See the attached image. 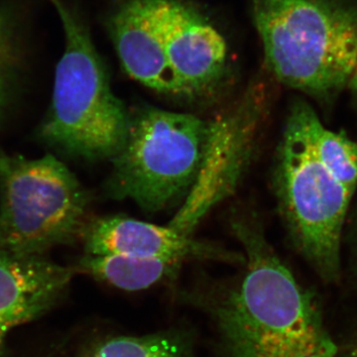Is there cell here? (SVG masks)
<instances>
[{
	"instance_id": "15",
	"label": "cell",
	"mask_w": 357,
	"mask_h": 357,
	"mask_svg": "<svg viewBox=\"0 0 357 357\" xmlns=\"http://www.w3.org/2000/svg\"><path fill=\"white\" fill-rule=\"evenodd\" d=\"M20 26L13 9L0 2V112L8 96L11 76L20 53Z\"/></svg>"
},
{
	"instance_id": "16",
	"label": "cell",
	"mask_w": 357,
	"mask_h": 357,
	"mask_svg": "<svg viewBox=\"0 0 357 357\" xmlns=\"http://www.w3.org/2000/svg\"><path fill=\"white\" fill-rule=\"evenodd\" d=\"M342 357H357V335L345 349Z\"/></svg>"
},
{
	"instance_id": "4",
	"label": "cell",
	"mask_w": 357,
	"mask_h": 357,
	"mask_svg": "<svg viewBox=\"0 0 357 357\" xmlns=\"http://www.w3.org/2000/svg\"><path fill=\"white\" fill-rule=\"evenodd\" d=\"M304 100L291 105L274 165L279 208L296 248L324 281L340 275V245L352 194L321 164L312 149Z\"/></svg>"
},
{
	"instance_id": "11",
	"label": "cell",
	"mask_w": 357,
	"mask_h": 357,
	"mask_svg": "<svg viewBox=\"0 0 357 357\" xmlns=\"http://www.w3.org/2000/svg\"><path fill=\"white\" fill-rule=\"evenodd\" d=\"M82 238L86 255H126L184 263L192 258L244 261V256L159 227L124 217L98 218L86 223Z\"/></svg>"
},
{
	"instance_id": "6",
	"label": "cell",
	"mask_w": 357,
	"mask_h": 357,
	"mask_svg": "<svg viewBox=\"0 0 357 357\" xmlns=\"http://www.w3.org/2000/svg\"><path fill=\"white\" fill-rule=\"evenodd\" d=\"M89 196L53 155L30 160L0 152V245L45 255L74 243L86 225Z\"/></svg>"
},
{
	"instance_id": "17",
	"label": "cell",
	"mask_w": 357,
	"mask_h": 357,
	"mask_svg": "<svg viewBox=\"0 0 357 357\" xmlns=\"http://www.w3.org/2000/svg\"><path fill=\"white\" fill-rule=\"evenodd\" d=\"M347 88L351 89L352 93L357 98V60L356 67H354V72H352L351 79H349V84H347Z\"/></svg>"
},
{
	"instance_id": "3",
	"label": "cell",
	"mask_w": 357,
	"mask_h": 357,
	"mask_svg": "<svg viewBox=\"0 0 357 357\" xmlns=\"http://www.w3.org/2000/svg\"><path fill=\"white\" fill-rule=\"evenodd\" d=\"M50 1L64 27L66 48L56 68L51 107L40 135L70 156L112 159L126 140L130 114L112 93L83 20L63 0Z\"/></svg>"
},
{
	"instance_id": "1",
	"label": "cell",
	"mask_w": 357,
	"mask_h": 357,
	"mask_svg": "<svg viewBox=\"0 0 357 357\" xmlns=\"http://www.w3.org/2000/svg\"><path fill=\"white\" fill-rule=\"evenodd\" d=\"M245 272L210 307L227 357H337L316 301L252 218L234 222Z\"/></svg>"
},
{
	"instance_id": "14",
	"label": "cell",
	"mask_w": 357,
	"mask_h": 357,
	"mask_svg": "<svg viewBox=\"0 0 357 357\" xmlns=\"http://www.w3.org/2000/svg\"><path fill=\"white\" fill-rule=\"evenodd\" d=\"M309 131L312 149L326 170L354 195L357 187V143L323 126L312 109Z\"/></svg>"
},
{
	"instance_id": "7",
	"label": "cell",
	"mask_w": 357,
	"mask_h": 357,
	"mask_svg": "<svg viewBox=\"0 0 357 357\" xmlns=\"http://www.w3.org/2000/svg\"><path fill=\"white\" fill-rule=\"evenodd\" d=\"M269 105L267 86L255 81L208 124L198 176L168 227L192 236L204 218L234 194L252 157Z\"/></svg>"
},
{
	"instance_id": "5",
	"label": "cell",
	"mask_w": 357,
	"mask_h": 357,
	"mask_svg": "<svg viewBox=\"0 0 357 357\" xmlns=\"http://www.w3.org/2000/svg\"><path fill=\"white\" fill-rule=\"evenodd\" d=\"M208 124L189 114L142 107L130 114L121 149L112 157L107 192L149 213L187 197L198 176Z\"/></svg>"
},
{
	"instance_id": "9",
	"label": "cell",
	"mask_w": 357,
	"mask_h": 357,
	"mask_svg": "<svg viewBox=\"0 0 357 357\" xmlns=\"http://www.w3.org/2000/svg\"><path fill=\"white\" fill-rule=\"evenodd\" d=\"M162 6L163 0H124L107 16V30L129 76L160 93L185 96L167 59Z\"/></svg>"
},
{
	"instance_id": "8",
	"label": "cell",
	"mask_w": 357,
	"mask_h": 357,
	"mask_svg": "<svg viewBox=\"0 0 357 357\" xmlns=\"http://www.w3.org/2000/svg\"><path fill=\"white\" fill-rule=\"evenodd\" d=\"M162 26L167 59L185 96L213 91L227 67L222 35L198 9L178 0H163Z\"/></svg>"
},
{
	"instance_id": "18",
	"label": "cell",
	"mask_w": 357,
	"mask_h": 357,
	"mask_svg": "<svg viewBox=\"0 0 357 357\" xmlns=\"http://www.w3.org/2000/svg\"><path fill=\"white\" fill-rule=\"evenodd\" d=\"M356 256H357V227H356Z\"/></svg>"
},
{
	"instance_id": "12",
	"label": "cell",
	"mask_w": 357,
	"mask_h": 357,
	"mask_svg": "<svg viewBox=\"0 0 357 357\" xmlns=\"http://www.w3.org/2000/svg\"><path fill=\"white\" fill-rule=\"evenodd\" d=\"M182 264L158 258L86 255L79 260V270L114 287L133 292L173 278Z\"/></svg>"
},
{
	"instance_id": "10",
	"label": "cell",
	"mask_w": 357,
	"mask_h": 357,
	"mask_svg": "<svg viewBox=\"0 0 357 357\" xmlns=\"http://www.w3.org/2000/svg\"><path fill=\"white\" fill-rule=\"evenodd\" d=\"M73 274L45 255H20L0 245V357L9 333L51 309Z\"/></svg>"
},
{
	"instance_id": "2",
	"label": "cell",
	"mask_w": 357,
	"mask_h": 357,
	"mask_svg": "<svg viewBox=\"0 0 357 357\" xmlns=\"http://www.w3.org/2000/svg\"><path fill=\"white\" fill-rule=\"evenodd\" d=\"M272 76L321 102L347 88L357 60V4L349 0H253Z\"/></svg>"
},
{
	"instance_id": "13",
	"label": "cell",
	"mask_w": 357,
	"mask_h": 357,
	"mask_svg": "<svg viewBox=\"0 0 357 357\" xmlns=\"http://www.w3.org/2000/svg\"><path fill=\"white\" fill-rule=\"evenodd\" d=\"M82 357H197L183 333L115 335L91 345Z\"/></svg>"
}]
</instances>
